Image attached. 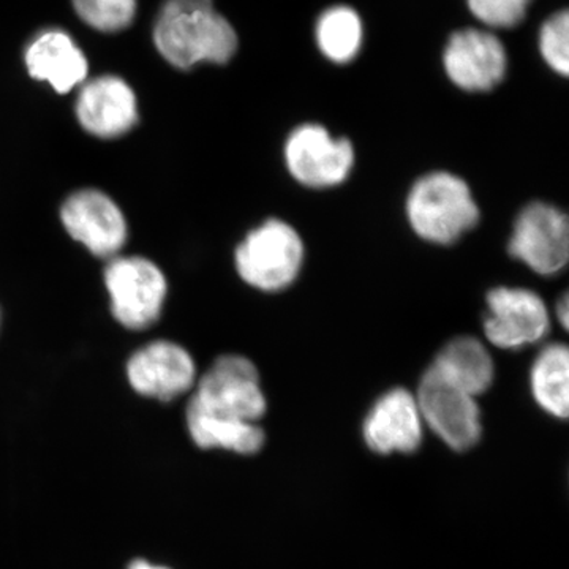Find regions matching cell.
Masks as SVG:
<instances>
[{"mask_svg":"<svg viewBox=\"0 0 569 569\" xmlns=\"http://www.w3.org/2000/svg\"><path fill=\"white\" fill-rule=\"evenodd\" d=\"M153 43L164 61L190 70L227 63L238 51V33L212 0H164L153 26Z\"/></svg>","mask_w":569,"mask_h":569,"instance_id":"cell-1","label":"cell"},{"mask_svg":"<svg viewBox=\"0 0 569 569\" xmlns=\"http://www.w3.org/2000/svg\"><path fill=\"white\" fill-rule=\"evenodd\" d=\"M407 217L419 238L447 246L477 227L479 209L459 176L436 171L422 176L407 198Z\"/></svg>","mask_w":569,"mask_h":569,"instance_id":"cell-2","label":"cell"},{"mask_svg":"<svg viewBox=\"0 0 569 569\" xmlns=\"http://www.w3.org/2000/svg\"><path fill=\"white\" fill-rule=\"evenodd\" d=\"M187 410L223 421L257 425L266 413L257 367L244 356H220L198 381Z\"/></svg>","mask_w":569,"mask_h":569,"instance_id":"cell-3","label":"cell"},{"mask_svg":"<svg viewBox=\"0 0 569 569\" xmlns=\"http://www.w3.org/2000/svg\"><path fill=\"white\" fill-rule=\"evenodd\" d=\"M234 261L246 283L274 293L298 279L305 263V244L291 224L271 219L246 236L236 249Z\"/></svg>","mask_w":569,"mask_h":569,"instance_id":"cell-4","label":"cell"},{"mask_svg":"<svg viewBox=\"0 0 569 569\" xmlns=\"http://www.w3.org/2000/svg\"><path fill=\"white\" fill-rule=\"evenodd\" d=\"M112 316L123 328L141 331L162 316L167 279L159 266L141 257L111 258L104 269Z\"/></svg>","mask_w":569,"mask_h":569,"instance_id":"cell-5","label":"cell"},{"mask_svg":"<svg viewBox=\"0 0 569 569\" xmlns=\"http://www.w3.org/2000/svg\"><path fill=\"white\" fill-rule=\"evenodd\" d=\"M417 402L426 422L449 448L467 451L481 438V411L475 396L441 377L432 367L419 383Z\"/></svg>","mask_w":569,"mask_h":569,"instance_id":"cell-6","label":"cell"},{"mask_svg":"<svg viewBox=\"0 0 569 569\" xmlns=\"http://www.w3.org/2000/svg\"><path fill=\"white\" fill-rule=\"evenodd\" d=\"M284 163L296 181L310 189H329L347 181L355 149L347 138H335L323 126L305 123L284 142Z\"/></svg>","mask_w":569,"mask_h":569,"instance_id":"cell-7","label":"cell"},{"mask_svg":"<svg viewBox=\"0 0 569 569\" xmlns=\"http://www.w3.org/2000/svg\"><path fill=\"white\" fill-rule=\"evenodd\" d=\"M508 249L537 274H559L569 258L567 216L552 204L527 206L516 220Z\"/></svg>","mask_w":569,"mask_h":569,"instance_id":"cell-8","label":"cell"},{"mask_svg":"<svg viewBox=\"0 0 569 569\" xmlns=\"http://www.w3.org/2000/svg\"><path fill=\"white\" fill-rule=\"evenodd\" d=\"M61 220L71 238L99 258L118 257L129 236L121 208L102 190L70 194L63 201Z\"/></svg>","mask_w":569,"mask_h":569,"instance_id":"cell-9","label":"cell"},{"mask_svg":"<svg viewBox=\"0 0 569 569\" xmlns=\"http://www.w3.org/2000/svg\"><path fill=\"white\" fill-rule=\"evenodd\" d=\"M549 329L548 307L533 291L509 287L489 291L485 332L493 346L518 350L545 339Z\"/></svg>","mask_w":569,"mask_h":569,"instance_id":"cell-10","label":"cell"},{"mask_svg":"<svg viewBox=\"0 0 569 569\" xmlns=\"http://www.w3.org/2000/svg\"><path fill=\"white\" fill-rule=\"evenodd\" d=\"M127 377L138 395L170 402L193 388L197 366L186 348L170 340H156L134 351Z\"/></svg>","mask_w":569,"mask_h":569,"instance_id":"cell-11","label":"cell"},{"mask_svg":"<svg viewBox=\"0 0 569 569\" xmlns=\"http://www.w3.org/2000/svg\"><path fill=\"white\" fill-rule=\"evenodd\" d=\"M449 80L468 92L496 88L507 73V51L492 33L466 29L449 39L445 50Z\"/></svg>","mask_w":569,"mask_h":569,"instance_id":"cell-12","label":"cell"},{"mask_svg":"<svg viewBox=\"0 0 569 569\" xmlns=\"http://www.w3.org/2000/svg\"><path fill=\"white\" fill-rule=\"evenodd\" d=\"M74 108L82 129L102 140L123 137L140 119L133 89L114 74L86 82Z\"/></svg>","mask_w":569,"mask_h":569,"instance_id":"cell-13","label":"cell"},{"mask_svg":"<svg viewBox=\"0 0 569 569\" xmlns=\"http://www.w3.org/2000/svg\"><path fill=\"white\" fill-rule=\"evenodd\" d=\"M362 432L367 447L378 455L417 451L422 441L417 396L402 388L381 396L367 415Z\"/></svg>","mask_w":569,"mask_h":569,"instance_id":"cell-14","label":"cell"},{"mask_svg":"<svg viewBox=\"0 0 569 569\" xmlns=\"http://www.w3.org/2000/svg\"><path fill=\"white\" fill-rule=\"evenodd\" d=\"M24 61L33 80L48 82L58 93H69L88 80V58L61 29L37 36L26 50Z\"/></svg>","mask_w":569,"mask_h":569,"instance_id":"cell-15","label":"cell"},{"mask_svg":"<svg viewBox=\"0 0 569 569\" xmlns=\"http://www.w3.org/2000/svg\"><path fill=\"white\" fill-rule=\"evenodd\" d=\"M430 367L456 387L475 397L488 391L496 376L488 348L475 337H458L451 340L441 348Z\"/></svg>","mask_w":569,"mask_h":569,"instance_id":"cell-16","label":"cell"},{"mask_svg":"<svg viewBox=\"0 0 569 569\" xmlns=\"http://www.w3.org/2000/svg\"><path fill=\"white\" fill-rule=\"evenodd\" d=\"M531 392L542 410L567 419L569 411V351L563 343H550L531 367Z\"/></svg>","mask_w":569,"mask_h":569,"instance_id":"cell-17","label":"cell"},{"mask_svg":"<svg viewBox=\"0 0 569 569\" xmlns=\"http://www.w3.org/2000/svg\"><path fill=\"white\" fill-rule=\"evenodd\" d=\"M187 427L197 447L230 449L238 455H254L264 445V432L254 422L223 421L187 410Z\"/></svg>","mask_w":569,"mask_h":569,"instance_id":"cell-18","label":"cell"},{"mask_svg":"<svg viewBox=\"0 0 569 569\" xmlns=\"http://www.w3.org/2000/svg\"><path fill=\"white\" fill-rule=\"evenodd\" d=\"M317 43L329 61H353L362 44L361 18L350 7L326 10L317 22Z\"/></svg>","mask_w":569,"mask_h":569,"instance_id":"cell-19","label":"cell"},{"mask_svg":"<svg viewBox=\"0 0 569 569\" xmlns=\"http://www.w3.org/2000/svg\"><path fill=\"white\" fill-rule=\"evenodd\" d=\"M82 22L99 32L114 33L132 24L138 0H73Z\"/></svg>","mask_w":569,"mask_h":569,"instance_id":"cell-20","label":"cell"},{"mask_svg":"<svg viewBox=\"0 0 569 569\" xmlns=\"http://www.w3.org/2000/svg\"><path fill=\"white\" fill-rule=\"evenodd\" d=\"M539 51L550 69L560 73L561 77H568L569 13L567 10L553 14L545 22L539 33Z\"/></svg>","mask_w":569,"mask_h":569,"instance_id":"cell-21","label":"cell"},{"mask_svg":"<svg viewBox=\"0 0 569 569\" xmlns=\"http://www.w3.org/2000/svg\"><path fill=\"white\" fill-rule=\"evenodd\" d=\"M477 20L490 28H512L526 18L531 0H467Z\"/></svg>","mask_w":569,"mask_h":569,"instance_id":"cell-22","label":"cell"},{"mask_svg":"<svg viewBox=\"0 0 569 569\" xmlns=\"http://www.w3.org/2000/svg\"><path fill=\"white\" fill-rule=\"evenodd\" d=\"M557 317H559L561 326H563V328H568V318H569L568 296H563V298L560 299L559 305H557Z\"/></svg>","mask_w":569,"mask_h":569,"instance_id":"cell-23","label":"cell"},{"mask_svg":"<svg viewBox=\"0 0 569 569\" xmlns=\"http://www.w3.org/2000/svg\"><path fill=\"white\" fill-rule=\"evenodd\" d=\"M129 569H168V568L153 567V565L148 563V561L137 560V561H133L132 565H130Z\"/></svg>","mask_w":569,"mask_h":569,"instance_id":"cell-24","label":"cell"},{"mask_svg":"<svg viewBox=\"0 0 569 569\" xmlns=\"http://www.w3.org/2000/svg\"><path fill=\"white\" fill-rule=\"evenodd\" d=\"M0 316H2V313H0ZM0 320H2V317H0Z\"/></svg>","mask_w":569,"mask_h":569,"instance_id":"cell-25","label":"cell"}]
</instances>
